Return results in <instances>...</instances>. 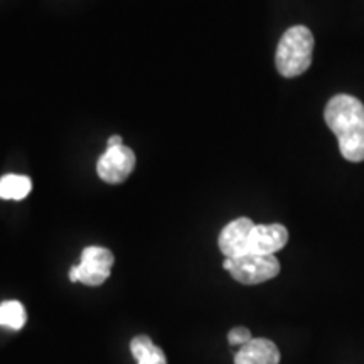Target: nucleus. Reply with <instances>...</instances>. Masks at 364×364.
<instances>
[{
	"mask_svg": "<svg viewBox=\"0 0 364 364\" xmlns=\"http://www.w3.org/2000/svg\"><path fill=\"white\" fill-rule=\"evenodd\" d=\"M326 124L338 136L339 150L349 162L364 161V105L351 95H336L327 103Z\"/></svg>",
	"mask_w": 364,
	"mask_h": 364,
	"instance_id": "nucleus-1",
	"label": "nucleus"
},
{
	"mask_svg": "<svg viewBox=\"0 0 364 364\" xmlns=\"http://www.w3.org/2000/svg\"><path fill=\"white\" fill-rule=\"evenodd\" d=\"M314 36L306 26H294L282 36L277 46L275 66L282 76L295 78L312 65Z\"/></svg>",
	"mask_w": 364,
	"mask_h": 364,
	"instance_id": "nucleus-2",
	"label": "nucleus"
},
{
	"mask_svg": "<svg viewBox=\"0 0 364 364\" xmlns=\"http://www.w3.org/2000/svg\"><path fill=\"white\" fill-rule=\"evenodd\" d=\"M225 270L231 273L236 282L243 285H258L275 279L280 273V262L275 255H241L236 258H225Z\"/></svg>",
	"mask_w": 364,
	"mask_h": 364,
	"instance_id": "nucleus-3",
	"label": "nucleus"
},
{
	"mask_svg": "<svg viewBox=\"0 0 364 364\" xmlns=\"http://www.w3.org/2000/svg\"><path fill=\"white\" fill-rule=\"evenodd\" d=\"M113 263H115V257L108 248L88 247L81 253L80 265L71 267L70 280L75 284L81 282L85 285L98 287L110 277Z\"/></svg>",
	"mask_w": 364,
	"mask_h": 364,
	"instance_id": "nucleus-4",
	"label": "nucleus"
},
{
	"mask_svg": "<svg viewBox=\"0 0 364 364\" xmlns=\"http://www.w3.org/2000/svg\"><path fill=\"white\" fill-rule=\"evenodd\" d=\"M135 167V154L127 145L107 149L98 159L97 172L100 179L108 184H122L132 174Z\"/></svg>",
	"mask_w": 364,
	"mask_h": 364,
	"instance_id": "nucleus-5",
	"label": "nucleus"
},
{
	"mask_svg": "<svg viewBox=\"0 0 364 364\" xmlns=\"http://www.w3.org/2000/svg\"><path fill=\"white\" fill-rule=\"evenodd\" d=\"M289 241V231L284 225H255L248 240L247 255H275Z\"/></svg>",
	"mask_w": 364,
	"mask_h": 364,
	"instance_id": "nucleus-6",
	"label": "nucleus"
},
{
	"mask_svg": "<svg viewBox=\"0 0 364 364\" xmlns=\"http://www.w3.org/2000/svg\"><path fill=\"white\" fill-rule=\"evenodd\" d=\"M253 228L255 223L250 218H238V220L228 223L223 228L220 238H218V245H220L225 258H236L241 255H247L248 240Z\"/></svg>",
	"mask_w": 364,
	"mask_h": 364,
	"instance_id": "nucleus-7",
	"label": "nucleus"
},
{
	"mask_svg": "<svg viewBox=\"0 0 364 364\" xmlns=\"http://www.w3.org/2000/svg\"><path fill=\"white\" fill-rule=\"evenodd\" d=\"M280 351L270 339L253 338L235 354V364H279Z\"/></svg>",
	"mask_w": 364,
	"mask_h": 364,
	"instance_id": "nucleus-8",
	"label": "nucleus"
},
{
	"mask_svg": "<svg viewBox=\"0 0 364 364\" xmlns=\"http://www.w3.org/2000/svg\"><path fill=\"white\" fill-rule=\"evenodd\" d=\"M33 191L31 177L21 174H7L0 177V199H12L22 201Z\"/></svg>",
	"mask_w": 364,
	"mask_h": 364,
	"instance_id": "nucleus-9",
	"label": "nucleus"
},
{
	"mask_svg": "<svg viewBox=\"0 0 364 364\" xmlns=\"http://www.w3.org/2000/svg\"><path fill=\"white\" fill-rule=\"evenodd\" d=\"M27 322L26 309L17 300H7L0 304V326L12 331H21Z\"/></svg>",
	"mask_w": 364,
	"mask_h": 364,
	"instance_id": "nucleus-10",
	"label": "nucleus"
},
{
	"mask_svg": "<svg viewBox=\"0 0 364 364\" xmlns=\"http://www.w3.org/2000/svg\"><path fill=\"white\" fill-rule=\"evenodd\" d=\"M252 332H250L247 327H233L230 332H228V343L231 346H236V348H241V346L248 344L252 341Z\"/></svg>",
	"mask_w": 364,
	"mask_h": 364,
	"instance_id": "nucleus-11",
	"label": "nucleus"
},
{
	"mask_svg": "<svg viewBox=\"0 0 364 364\" xmlns=\"http://www.w3.org/2000/svg\"><path fill=\"white\" fill-rule=\"evenodd\" d=\"M152 346H154V343L149 336H136V338L132 339L130 351H132V354H134L135 359H140L145 353L149 351L150 348H152Z\"/></svg>",
	"mask_w": 364,
	"mask_h": 364,
	"instance_id": "nucleus-12",
	"label": "nucleus"
},
{
	"mask_svg": "<svg viewBox=\"0 0 364 364\" xmlns=\"http://www.w3.org/2000/svg\"><path fill=\"white\" fill-rule=\"evenodd\" d=\"M136 361H139V364H167V358L162 349L154 344L152 348H150L142 358L136 359Z\"/></svg>",
	"mask_w": 364,
	"mask_h": 364,
	"instance_id": "nucleus-13",
	"label": "nucleus"
},
{
	"mask_svg": "<svg viewBox=\"0 0 364 364\" xmlns=\"http://www.w3.org/2000/svg\"><path fill=\"white\" fill-rule=\"evenodd\" d=\"M118 145H124V144H122V136L120 135H112L110 139H108V142H107V149L118 147Z\"/></svg>",
	"mask_w": 364,
	"mask_h": 364,
	"instance_id": "nucleus-14",
	"label": "nucleus"
}]
</instances>
